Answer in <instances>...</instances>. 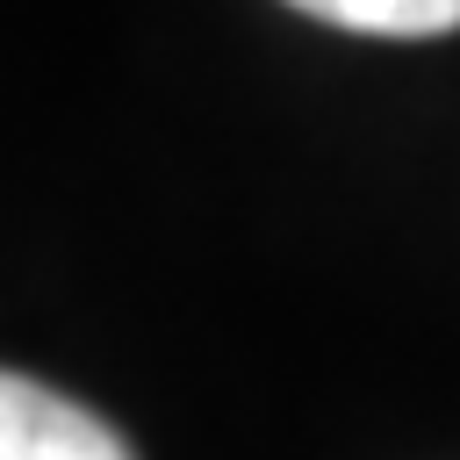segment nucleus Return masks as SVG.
<instances>
[{"label": "nucleus", "instance_id": "nucleus-1", "mask_svg": "<svg viewBox=\"0 0 460 460\" xmlns=\"http://www.w3.org/2000/svg\"><path fill=\"white\" fill-rule=\"evenodd\" d=\"M0 460H137V453L86 402L29 374H7L0 381Z\"/></svg>", "mask_w": 460, "mask_h": 460}, {"label": "nucleus", "instance_id": "nucleus-2", "mask_svg": "<svg viewBox=\"0 0 460 460\" xmlns=\"http://www.w3.org/2000/svg\"><path fill=\"white\" fill-rule=\"evenodd\" d=\"M352 36H446L460 29V0H288Z\"/></svg>", "mask_w": 460, "mask_h": 460}]
</instances>
